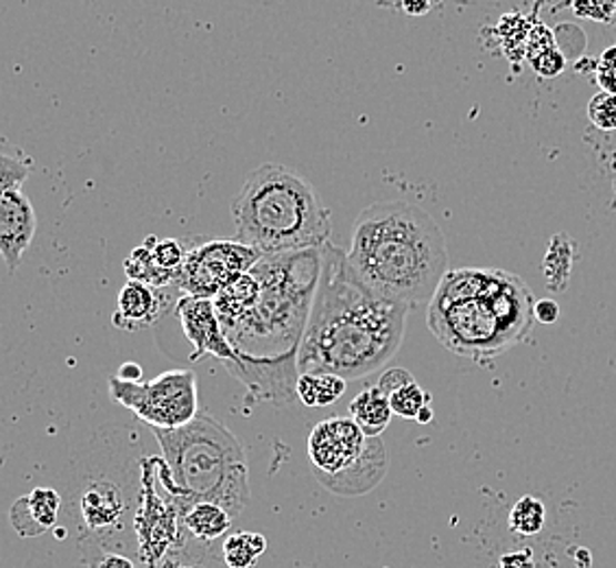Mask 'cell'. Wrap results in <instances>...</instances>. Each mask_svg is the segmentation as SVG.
<instances>
[{
    "label": "cell",
    "mask_w": 616,
    "mask_h": 568,
    "mask_svg": "<svg viewBox=\"0 0 616 568\" xmlns=\"http://www.w3.org/2000/svg\"><path fill=\"white\" fill-rule=\"evenodd\" d=\"M252 272L261 281L256 304L223 326L239 361L225 369L252 400L291 405L297 398V355L322 272V247L263 256Z\"/></svg>",
    "instance_id": "obj_1"
},
{
    "label": "cell",
    "mask_w": 616,
    "mask_h": 568,
    "mask_svg": "<svg viewBox=\"0 0 616 568\" xmlns=\"http://www.w3.org/2000/svg\"><path fill=\"white\" fill-rule=\"evenodd\" d=\"M410 306L378 295L333 243L322 247V272L300 346V372L356 381L385 367L403 344Z\"/></svg>",
    "instance_id": "obj_2"
},
{
    "label": "cell",
    "mask_w": 616,
    "mask_h": 568,
    "mask_svg": "<svg viewBox=\"0 0 616 568\" xmlns=\"http://www.w3.org/2000/svg\"><path fill=\"white\" fill-rule=\"evenodd\" d=\"M347 261L378 295L428 304L448 274L446 236L437 221L410 202H376L356 216Z\"/></svg>",
    "instance_id": "obj_3"
},
{
    "label": "cell",
    "mask_w": 616,
    "mask_h": 568,
    "mask_svg": "<svg viewBox=\"0 0 616 568\" xmlns=\"http://www.w3.org/2000/svg\"><path fill=\"white\" fill-rule=\"evenodd\" d=\"M536 322L532 288L521 276L489 267L448 270L426 315L444 348L473 361H487L523 344Z\"/></svg>",
    "instance_id": "obj_4"
},
{
    "label": "cell",
    "mask_w": 616,
    "mask_h": 568,
    "mask_svg": "<svg viewBox=\"0 0 616 568\" xmlns=\"http://www.w3.org/2000/svg\"><path fill=\"white\" fill-rule=\"evenodd\" d=\"M162 455L153 457L162 490L182 509L210 500L234 518L250 503V466L241 439L216 418L200 414L178 428H151Z\"/></svg>",
    "instance_id": "obj_5"
},
{
    "label": "cell",
    "mask_w": 616,
    "mask_h": 568,
    "mask_svg": "<svg viewBox=\"0 0 616 568\" xmlns=\"http://www.w3.org/2000/svg\"><path fill=\"white\" fill-rule=\"evenodd\" d=\"M236 239L263 256L320 250L331 243L333 214L317 189L284 164H263L232 202Z\"/></svg>",
    "instance_id": "obj_6"
},
{
    "label": "cell",
    "mask_w": 616,
    "mask_h": 568,
    "mask_svg": "<svg viewBox=\"0 0 616 568\" xmlns=\"http://www.w3.org/2000/svg\"><path fill=\"white\" fill-rule=\"evenodd\" d=\"M309 459L315 479L340 497H361L376 488L390 468V455L381 437H367L347 418H329L313 426Z\"/></svg>",
    "instance_id": "obj_7"
},
{
    "label": "cell",
    "mask_w": 616,
    "mask_h": 568,
    "mask_svg": "<svg viewBox=\"0 0 616 568\" xmlns=\"http://www.w3.org/2000/svg\"><path fill=\"white\" fill-rule=\"evenodd\" d=\"M137 509L138 498L112 475L97 473L79 484L72 518L85 565L112 551L138 556Z\"/></svg>",
    "instance_id": "obj_8"
},
{
    "label": "cell",
    "mask_w": 616,
    "mask_h": 568,
    "mask_svg": "<svg viewBox=\"0 0 616 568\" xmlns=\"http://www.w3.org/2000/svg\"><path fill=\"white\" fill-rule=\"evenodd\" d=\"M110 396L149 428H178L200 416L198 376L193 369H169L151 381L112 376Z\"/></svg>",
    "instance_id": "obj_9"
},
{
    "label": "cell",
    "mask_w": 616,
    "mask_h": 568,
    "mask_svg": "<svg viewBox=\"0 0 616 568\" xmlns=\"http://www.w3.org/2000/svg\"><path fill=\"white\" fill-rule=\"evenodd\" d=\"M261 258L263 254L259 250L241 243L239 239H195L191 245H186V261L180 270L175 288L193 297L212 300L225 286L252 272Z\"/></svg>",
    "instance_id": "obj_10"
},
{
    "label": "cell",
    "mask_w": 616,
    "mask_h": 568,
    "mask_svg": "<svg viewBox=\"0 0 616 568\" xmlns=\"http://www.w3.org/2000/svg\"><path fill=\"white\" fill-rule=\"evenodd\" d=\"M142 481L138 484V558L147 568L158 565L173 551L182 534V507L169 497L155 473L153 457L140 462Z\"/></svg>",
    "instance_id": "obj_11"
},
{
    "label": "cell",
    "mask_w": 616,
    "mask_h": 568,
    "mask_svg": "<svg viewBox=\"0 0 616 568\" xmlns=\"http://www.w3.org/2000/svg\"><path fill=\"white\" fill-rule=\"evenodd\" d=\"M175 313L186 339L193 346L191 361H200L204 356H214L223 365H232L239 361L212 300L182 293V297L175 302Z\"/></svg>",
    "instance_id": "obj_12"
},
{
    "label": "cell",
    "mask_w": 616,
    "mask_h": 568,
    "mask_svg": "<svg viewBox=\"0 0 616 568\" xmlns=\"http://www.w3.org/2000/svg\"><path fill=\"white\" fill-rule=\"evenodd\" d=\"M38 230L33 204L22 189L0 193V254L9 274H13L29 250Z\"/></svg>",
    "instance_id": "obj_13"
},
{
    "label": "cell",
    "mask_w": 616,
    "mask_h": 568,
    "mask_svg": "<svg viewBox=\"0 0 616 568\" xmlns=\"http://www.w3.org/2000/svg\"><path fill=\"white\" fill-rule=\"evenodd\" d=\"M60 511H62V497L58 490L36 488L29 495L13 500L9 509V520L20 536L36 538L58 525Z\"/></svg>",
    "instance_id": "obj_14"
},
{
    "label": "cell",
    "mask_w": 616,
    "mask_h": 568,
    "mask_svg": "<svg viewBox=\"0 0 616 568\" xmlns=\"http://www.w3.org/2000/svg\"><path fill=\"white\" fill-rule=\"evenodd\" d=\"M162 317V302L158 288L140 281H128L119 291L114 326L123 331H138L155 324Z\"/></svg>",
    "instance_id": "obj_15"
},
{
    "label": "cell",
    "mask_w": 616,
    "mask_h": 568,
    "mask_svg": "<svg viewBox=\"0 0 616 568\" xmlns=\"http://www.w3.org/2000/svg\"><path fill=\"white\" fill-rule=\"evenodd\" d=\"M234 516L210 500H200L182 509V534L193 538L195 542L212 545L228 534Z\"/></svg>",
    "instance_id": "obj_16"
},
{
    "label": "cell",
    "mask_w": 616,
    "mask_h": 568,
    "mask_svg": "<svg viewBox=\"0 0 616 568\" xmlns=\"http://www.w3.org/2000/svg\"><path fill=\"white\" fill-rule=\"evenodd\" d=\"M350 418L363 428L367 437H381L385 428L394 418V409L390 396L374 383L365 387L352 403H350Z\"/></svg>",
    "instance_id": "obj_17"
},
{
    "label": "cell",
    "mask_w": 616,
    "mask_h": 568,
    "mask_svg": "<svg viewBox=\"0 0 616 568\" xmlns=\"http://www.w3.org/2000/svg\"><path fill=\"white\" fill-rule=\"evenodd\" d=\"M347 381L329 372H300L297 376V400L304 407H331L345 394Z\"/></svg>",
    "instance_id": "obj_18"
},
{
    "label": "cell",
    "mask_w": 616,
    "mask_h": 568,
    "mask_svg": "<svg viewBox=\"0 0 616 568\" xmlns=\"http://www.w3.org/2000/svg\"><path fill=\"white\" fill-rule=\"evenodd\" d=\"M153 239L155 236H149L144 243L138 245L137 250L128 256V261L123 263V272H125L128 281H140V283L151 284L155 288L175 286V278L164 274L153 258Z\"/></svg>",
    "instance_id": "obj_19"
},
{
    "label": "cell",
    "mask_w": 616,
    "mask_h": 568,
    "mask_svg": "<svg viewBox=\"0 0 616 568\" xmlns=\"http://www.w3.org/2000/svg\"><path fill=\"white\" fill-rule=\"evenodd\" d=\"M267 551V538L254 531H239L223 540V562L228 568L256 567L259 558Z\"/></svg>",
    "instance_id": "obj_20"
},
{
    "label": "cell",
    "mask_w": 616,
    "mask_h": 568,
    "mask_svg": "<svg viewBox=\"0 0 616 568\" xmlns=\"http://www.w3.org/2000/svg\"><path fill=\"white\" fill-rule=\"evenodd\" d=\"M573 254H575V247L568 236L564 234L553 236L545 256V276L551 291H564L568 286V276L573 270Z\"/></svg>",
    "instance_id": "obj_21"
},
{
    "label": "cell",
    "mask_w": 616,
    "mask_h": 568,
    "mask_svg": "<svg viewBox=\"0 0 616 568\" xmlns=\"http://www.w3.org/2000/svg\"><path fill=\"white\" fill-rule=\"evenodd\" d=\"M547 525V505L536 497H523L509 511V529L518 536H536Z\"/></svg>",
    "instance_id": "obj_22"
},
{
    "label": "cell",
    "mask_w": 616,
    "mask_h": 568,
    "mask_svg": "<svg viewBox=\"0 0 616 568\" xmlns=\"http://www.w3.org/2000/svg\"><path fill=\"white\" fill-rule=\"evenodd\" d=\"M390 403H392L394 416H401L405 420H417L420 414L426 407H431V394L422 389L415 381H411L394 394H390Z\"/></svg>",
    "instance_id": "obj_23"
},
{
    "label": "cell",
    "mask_w": 616,
    "mask_h": 568,
    "mask_svg": "<svg viewBox=\"0 0 616 568\" xmlns=\"http://www.w3.org/2000/svg\"><path fill=\"white\" fill-rule=\"evenodd\" d=\"M186 241H180V239H153V258L158 263V267L173 276L175 283H178V276H180V270L186 261Z\"/></svg>",
    "instance_id": "obj_24"
},
{
    "label": "cell",
    "mask_w": 616,
    "mask_h": 568,
    "mask_svg": "<svg viewBox=\"0 0 616 568\" xmlns=\"http://www.w3.org/2000/svg\"><path fill=\"white\" fill-rule=\"evenodd\" d=\"M588 119L597 130L615 132L616 130V94L613 92H597L588 103Z\"/></svg>",
    "instance_id": "obj_25"
},
{
    "label": "cell",
    "mask_w": 616,
    "mask_h": 568,
    "mask_svg": "<svg viewBox=\"0 0 616 568\" xmlns=\"http://www.w3.org/2000/svg\"><path fill=\"white\" fill-rule=\"evenodd\" d=\"M29 173H31V162L24 155L16 158L9 153H2L0 155V193L22 189Z\"/></svg>",
    "instance_id": "obj_26"
},
{
    "label": "cell",
    "mask_w": 616,
    "mask_h": 568,
    "mask_svg": "<svg viewBox=\"0 0 616 568\" xmlns=\"http://www.w3.org/2000/svg\"><path fill=\"white\" fill-rule=\"evenodd\" d=\"M568 7L575 16L595 20V22H610L615 16L616 0H568Z\"/></svg>",
    "instance_id": "obj_27"
},
{
    "label": "cell",
    "mask_w": 616,
    "mask_h": 568,
    "mask_svg": "<svg viewBox=\"0 0 616 568\" xmlns=\"http://www.w3.org/2000/svg\"><path fill=\"white\" fill-rule=\"evenodd\" d=\"M597 83L602 90L616 94V47H610L602 53L597 62Z\"/></svg>",
    "instance_id": "obj_28"
},
{
    "label": "cell",
    "mask_w": 616,
    "mask_h": 568,
    "mask_svg": "<svg viewBox=\"0 0 616 568\" xmlns=\"http://www.w3.org/2000/svg\"><path fill=\"white\" fill-rule=\"evenodd\" d=\"M529 60H532L536 72L543 74V77H555V74H559L562 69H564V58L557 51V47H548L545 51L532 55Z\"/></svg>",
    "instance_id": "obj_29"
},
{
    "label": "cell",
    "mask_w": 616,
    "mask_h": 568,
    "mask_svg": "<svg viewBox=\"0 0 616 568\" xmlns=\"http://www.w3.org/2000/svg\"><path fill=\"white\" fill-rule=\"evenodd\" d=\"M411 381H415L413 376H411L407 369H403V367H394V369H387L381 378H378V387L390 396V394H394L396 389H401L403 385H407Z\"/></svg>",
    "instance_id": "obj_30"
},
{
    "label": "cell",
    "mask_w": 616,
    "mask_h": 568,
    "mask_svg": "<svg viewBox=\"0 0 616 568\" xmlns=\"http://www.w3.org/2000/svg\"><path fill=\"white\" fill-rule=\"evenodd\" d=\"M90 568H137L134 556L130 554H121V551H112L101 556Z\"/></svg>",
    "instance_id": "obj_31"
},
{
    "label": "cell",
    "mask_w": 616,
    "mask_h": 568,
    "mask_svg": "<svg viewBox=\"0 0 616 568\" xmlns=\"http://www.w3.org/2000/svg\"><path fill=\"white\" fill-rule=\"evenodd\" d=\"M498 568H536V562L532 551H512L501 558Z\"/></svg>",
    "instance_id": "obj_32"
},
{
    "label": "cell",
    "mask_w": 616,
    "mask_h": 568,
    "mask_svg": "<svg viewBox=\"0 0 616 568\" xmlns=\"http://www.w3.org/2000/svg\"><path fill=\"white\" fill-rule=\"evenodd\" d=\"M559 317V306L555 300H541L536 302V320L543 324H553Z\"/></svg>",
    "instance_id": "obj_33"
},
{
    "label": "cell",
    "mask_w": 616,
    "mask_h": 568,
    "mask_svg": "<svg viewBox=\"0 0 616 568\" xmlns=\"http://www.w3.org/2000/svg\"><path fill=\"white\" fill-rule=\"evenodd\" d=\"M431 7H433V0H403V9L410 16H424L431 11Z\"/></svg>",
    "instance_id": "obj_34"
},
{
    "label": "cell",
    "mask_w": 616,
    "mask_h": 568,
    "mask_svg": "<svg viewBox=\"0 0 616 568\" xmlns=\"http://www.w3.org/2000/svg\"><path fill=\"white\" fill-rule=\"evenodd\" d=\"M117 376H119V378H123V381H132V383H137V381H142V367H140L138 363H123Z\"/></svg>",
    "instance_id": "obj_35"
},
{
    "label": "cell",
    "mask_w": 616,
    "mask_h": 568,
    "mask_svg": "<svg viewBox=\"0 0 616 568\" xmlns=\"http://www.w3.org/2000/svg\"><path fill=\"white\" fill-rule=\"evenodd\" d=\"M431 418H433V409H431V407H426V409L420 414V418H417L415 423H420V425H428V423H431Z\"/></svg>",
    "instance_id": "obj_36"
},
{
    "label": "cell",
    "mask_w": 616,
    "mask_h": 568,
    "mask_svg": "<svg viewBox=\"0 0 616 568\" xmlns=\"http://www.w3.org/2000/svg\"><path fill=\"white\" fill-rule=\"evenodd\" d=\"M175 568H198V567H189V565H178Z\"/></svg>",
    "instance_id": "obj_37"
}]
</instances>
